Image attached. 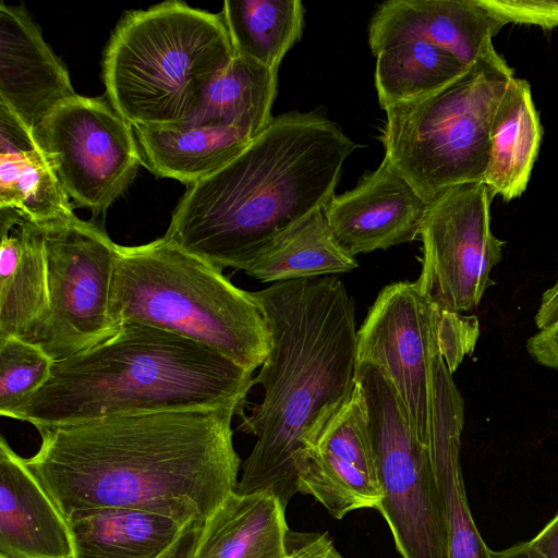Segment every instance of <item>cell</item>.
<instances>
[{
  "label": "cell",
  "mask_w": 558,
  "mask_h": 558,
  "mask_svg": "<svg viewBox=\"0 0 558 558\" xmlns=\"http://www.w3.org/2000/svg\"><path fill=\"white\" fill-rule=\"evenodd\" d=\"M233 409L110 416L36 428L25 459L62 514L132 508L203 523L235 492Z\"/></svg>",
  "instance_id": "cell-1"
},
{
  "label": "cell",
  "mask_w": 558,
  "mask_h": 558,
  "mask_svg": "<svg viewBox=\"0 0 558 558\" xmlns=\"http://www.w3.org/2000/svg\"><path fill=\"white\" fill-rule=\"evenodd\" d=\"M251 294L270 348L253 378L263 399L240 425L256 442L235 492L269 493L286 508L308 449L355 388V306L337 276L274 282Z\"/></svg>",
  "instance_id": "cell-2"
},
{
  "label": "cell",
  "mask_w": 558,
  "mask_h": 558,
  "mask_svg": "<svg viewBox=\"0 0 558 558\" xmlns=\"http://www.w3.org/2000/svg\"><path fill=\"white\" fill-rule=\"evenodd\" d=\"M357 147L319 111H291L187 186L165 238L216 268L246 270L279 234L324 209Z\"/></svg>",
  "instance_id": "cell-3"
},
{
  "label": "cell",
  "mask_w": 558,
  "mask_h": 558,
  "mask_svg": "<svg viewBox=\"0 0 558 558\" xmlns=\"http://www.w3.org/2000/svg\"><path fill=\"white\" fill-rule=\"evenodd\" d=\"M253 378L203 343L122 323L101 343L53 361L49 379L13 418L38 428L162 412L233 409L242 415Z\"/></svg>",
  "instance_id": "cell-4"
},
{
  "label": "cell",
  "mask_w": 558,
  "mask_h": 558,
  "mask_svg": "<svg viewBox=\"0 0 558 558\" xmlns=\"http://www.w3.org/2000/svg\"><path fill=\"white\" fill-rule=\"evenodd\" d=\"M234 54L219 13L177 0L130 11L104 52L106 97L132 126H182Z\"/></svg>",
  "instance_id": "cell-5"
},
{
  "label": "cell",
  "mask_w": 558,
  "mask_h": 558,
  "mask_svg": "<svg viewBox=\"0 0 558 558\" xmlns=\"http://www.w3.org/2000/svg\"><path fill=\"white\" fill-rule=\"evenodd\" d=\"M109 312L117 326L136 323L180 335L250 373L263 365L270 348L251 292L165 236L118 246Z\"/></svg>",
  "instance_id": "cell-6"
},
{
  "label": "cell",
  "mask_w": 558,
  "mask_h": 558,
  "mask_svg": "<svg viewBox=\"0 0 558 558\" xmlns=\"http://www.w3.org/2000/svg\"><path fill=\"white\" fill-rule=\"evenodd\" d=\"M514 77L492 46L435 93L386 109L384 157L427 203L452 186L483 182L493 120Z\"/></svg>",
  "instance_id": "cell-7"
},
{
  "label": "cell",
  "mask_w": 558,
  "mask_h": 558,
  "mask_svg": "<svg viewBox=\"0 0 558 558\" xmlns=\"http://www.w3.org/2000/svg\"><path fill=\"white\" fill-rule=\"evenodd\" d=\"M475 316L441 310L415 282L381 289L357 329L356 359L376 365L392 385L410 426L427 445L452 373L478 338Z\"/></svg>",
  "instance_id": "cell-8"
},
{
  "label": "cell",
  "mask_w": 558,
  "mask_h": 558,
  "mask_svg": "<svg viewBox=\"0 0 558 558\" xmlns=\"http://www.w3.org/2000/svg\"><path fill=\"white\" fill-rule=\"evenodd\" d=\"M378 480V511L401 558H449L448 525L428 449L414 435L390 381L369 362L356 367Z\"/></svg>",
  "instance_id": "cell-9"
},
{
  "label": "cell",
  "mask_w": 558,
  "mask_h": 558,
  "mask_svg": "<svg viewBox=\"0 0 558 558\" xmlns=\"http://www.w3.org/2000/svg\"><path fill=\"white\" fill-rule=\"evenodd\" d=\"M43 228L49 312L31 343L59 361L101 343L119 329L109 312L119 245L99 225L75 215Z\"/></svg>",
  "instance_id": "cell-10"
},
{
  "label": "cell",
  "mask_w": 558,
  "mask_h": 558,
  "mask_svg": "<svg viewBox=\"0 0 558 558\" xmlns=\"http://www.w3.org/2000/svg\"><path fill=\"white\" fill-rule=\"evenodd\" d=\"M494 195L484 182L452 186L427 205L422 241L418 291L441 310H475L495 282L490 274L506 244L490 228Z\"/></svg>",
  "instance_id": "cell-11"
},
{
  "label": "cell",
  "mask_w": 558,
  "mask_h": 558,
  "mask_svg": "<svg viewBox=\"0 0 558 558\" xmlns=\"http://www.w3.org/2000/svg\"><path fill=\"white\" fill-rule=\"evenodd\" d=\"M73 206L106 211L142 166L132 125L107 97L76 94L35 132Z\"/></svg>",
  "instance_id": "cell-12"
},
{
  "label": "cell",
  "mask_w": 558,
  "mask_h": 558,
  "mask_svg": "<svg viewBox=\"0 0 558 558\" xmlns=\"http://www.w3.org/2000/svg\"><path fill=\"white\" fill-rule=\"evenodd\" d=\"M298 492L311 495L335 519L359 509H378L384 493L357 384L308 449Z\"/></svg>",
  "instance_id": "cell-13"
},
{
  "label": "cell",
  "mask_w": 558,
  "mask_h": 558,
  "mask_svg": "<svg viewBox=\"0 0 558 558\" xmlns=\"http://www.w3.org/2000/svg\"><path fill=\"white\" fill-rule=\"evenodd\" d=\"M427 205L384 157L352 190L333 195L323 211L337 241L355 256L416 239Z\"/></svg>",
  "instance_id": "cell-14"
},
{
  "label": "cell",
  "mask_w": 558,
  "mask_h": 558,
  "mask_svg": "<svg viewBox=\"0 0 558 558\" xmlns=\"http://www.w3.org/2000/svg\"><path fill=\"white\" fill-rule=\"evenodd\" d=\"M70 74L22 7L0 4V105L34 133L75 96Z\"/></svg>",
  "instance_id": "cell-15"
},
{
  "label": "cell",
  "mask_w": 558,
  "mask_h": 558,
  "mask_svg": "<svg viewBox=\"0 0 558 558\" xmlns=\"http://www.w3.org/2000/svg\"><path fill=\"white\" fill-rule=\"evenodd\" d=\"M499 31L481 0H388L371 17L368 46L376 56L392 45L422 40L469 66L494 46Z\"/></svg>",
  "instance_id": "cell-16"
},
{
  "label": "cell",
  "mask_w": 558,
  "mask_h": 558,
  "mask_svg": "<svg viewBox=\"0 0 558 558\" xmlns=\"http://www.w3.org/2000/svg\"><path fill=\"white\" fill-rule=\"evenodd\" d=\"M0 558H74L68 520L40 481L0 438Z\"/></svg>",
  "instance_id": "cell-17"
},
{
  "label": "cell",
  "mask_w": 558,
  "mask_h": 558,
  "mask_svg": "<svg viewBox=\"0 0 558 558\" xmlns=\"http://www.w3.org/2000/svg\"><path fill=\"white\" fill-rule=\"evenodd\" d=\"M0 339L31 342L49 312L43 226L0 208Z\"/></svg>",
  "instance_id": "cell-18"
},
{
  "label": "cell",
  "mask_w": 558,
  "mask_h": 558,
  "mask_svg": "<svg viewBox=\"0 0 558 558\" xmlns=\"http://www.w3.org/2000/svg\"><path fill=\"white\" fill-rule=\"evenodd\" d=\"M0 208L38 225L69 218L73 204L35 133L0 105Z\"/></svg>",
  "instance_id": "cell-19"
},
{
  "label": "cell",
  "mask_w": 558,
  "mask_h": 558,
  "mask_svg": "<svg viewBox=\"0 0 558 558\" xmlns=\"http://www.w3.org/2000/svg\"><path fill=\"white\" fill-rule=\"evenodd\" d=\"M286 508L269 493H231L202 523L192 558H286Z\"/></svg>",
  "instance_id": "cell-20"
},
{
  "label": "cell",
  "mask_w": 558,
  "mask_h": 558,
  "mask_svg": "<svg viewBox=\"0 0 558 558\" xmlns=\"http://www.w3.org/2000/svg\"><path fill=\"white\" fill-rule=\"evenodd\" d=\"M66 520L74 558H165L193 524L132 508L88 509Z\"/></svg>",
  "instance_id": "cell-21"
},
{
  "label": "cell",
  "mask_w": 558,
  "mask_h": 558,
  "mask_svg": "<svg viewBox=\"0 0 558 558\" xmlns=\"http://www.w3.org/2000/svg\"><path fill=\"white\" fill-rule=\"evenodd\" d=\"M132 128L142 166L158 178L173 179L187 186L225 167L254 138L234 126Z\"/></svg>",
  "instance_id": "cell-22"
},
{
  "label": "cell",
  "mask_w": 558,
  "mask_h": 558,
  "mask_svg": "<svg viewBox=\"0 0 558 558\" xmlns=\"http://www.w3.org/2000/svg\"><path fill=\"white\" fill-rule=\"evenodd\" d=\"M542 124L527 81L514 77L493 120L483 182L505 201L526 189L542 143Z\"/></svg>",
  "instance_id": "cell-23"
},
{
  "label": "cell",
  "mask_w": 558,
  "mask_h": 558,
  "mask_svg": "<svg viewBox=\"0 0 558 558\" xmlns=\"http://www.w3.org/2000/svg\"><path fill=\"white\" fill-rule=\"evenodd\" d=\"M356 267L355 256L341 246L323 209H317L275 238L245 272L262 282L274 283L335 276Z\"/></svg>",
  "instance_id": "cell-24"
},
{
  "label": "cell",
  "mask_w": 558,
  "mask_h": 558,
  "mask_svg": "<svg viewBox=\"0 0 558 558\" xmlns=\"http://www.w3.org/2000/svg\"><path fill=\"white\" fill-rule=\"evenodd\" d=\"M277 81L278 70L234 54L209 85L199 112L189 124L234 126L256 137L274 119Z\"/></svg>",
  "instance_id": "cell-25"
},
{
  "label": "cell",
  "mask_w": 558,
  "mask_h": 558,
  "mask_svg": "<svg viewBox=\"0 0 558 558\" xmlns=\"http://www.w3.org/2000/svg\"><path fill=\"white\" fill-rule=\"evenodd\" d=\"M219 14L235 54L275 70L303 31L300 0H226Z\"/></svg>",
  "instance_id": "cell-26"
},
{
  "label": "cell",
  "mask_w": 558,
  "mask_h": 558,
  "mask_svg": "<svg viewBox=\"0 0 558 558\" xmlns=\"http://www.w3.org/2000/svg\"><path fill=\"white\" fill-rule=\"evenodd\" d=\"M375 57V88L383 110L433 94L468 68L445 49L422 40L392 45Z\"/></svg>",
  "instance_id": "cell-27"
},
{
  "label": "cell",
  "mask_w": 558,
  "mask_h": 558,
  "mask_svg": "<svg viewBox=\"0 0 558 558\" xmlns=\"http://www.w3.org/2000/svg\"><path fill=\"white\" fill-rule=\"evenodd\" d=\"M463 423L438 424L427 449L441 494L448 525L449 558H490L469 508L460 465Z\"/></svg>",
  "instance_id": "cell-28"
},
{
  "label": "cell",
  "mask_w": 558,
  "mask_h": 558,
  "mask_svg": "<svg viewBox=\"0 0 558 558\" xmlns=\"http://www.w3.org/2000/svg\"><path fill=\"white\" fill-rule=\"evenodd\" d=\"M53 360L38 345L21 338L0 339V414L16 411L50 377Z\"/></svg>",
  "instance_id": "cell-29"
},
{
  "label": "cell",
  "mask_w": 558,
  "mask_h": 558,
  "mask_svg": "<svg viewBox=\"0 0 558 558\" xmlns=\"http://www.w3.org/2000/svg\"><path fill=\"white\" fill-rule=\"evenodd\" d=\"M500 28L507 24L558 27V0H481Z\"/></svg>",
  "instance_id": "cell-30"
},
{
  "label": "cell",
  "mask_w": 558,
  "mask_h": 558,
  "mask_svg": "<svg viewBox=\"0 0 558 558\" xmlns=\"http://www.w3.org/2000/svg\"><path fill=\"white\" fill-rule=\"evenodd\" d=\"M489 554L490 558H558V512L531 539Z\"/></svg>",
  "instance_id": "cell-31"
},
{
  "label": "cell",
  "mask_w": 558,
  "mask_h": 558,
  "mask_svg": "<svg viewBox=\"0 0 558 558\" xmlns=\"http://www.w3.org/2000/svg\"><path fill=\"white\" fill-rule=\"evenodd\" d=\"M286 549V558H343L327 532L288 530Z\"/></svg>",
  "instance_id": "cell-32"
},
{
  "label": "cell",
  "mask_w": 558,
  "mask_h": 558,
  "mask_svg": "<svg viewBox=\"0 0 558 558\" xmlns=\"http://www.w3.org/2000/svg\"><path fill=\"white\" fill-rule=\"evenodd\" d=\"M529 355L539 365L558 368V325L537 330L526 341Z\"/></svg>",
  "instance_id": "cell-33"
},
{
  "label": "cell",
  "mask_w": 558,
  "mask_h": 558,
  "mask_svg": "<svg viewBox=\"0 0 558 558\" xmlns=\"http://www.w3.org/2000/svg\"><path fill=\"white\" fill-rule=\"evenodd\" d=\"M201 525V522L191 524L179 544L165 558H192Z\"/></svg>",
  "instance_id": "cell-34"
},
{
  "label": "cell",
  "mask_w": 558,
  "mask_h": 558,
  "mask_svg": "<svg viewBox=\"0 0 558 558\" xmlns=\"http://www.w3.org/2000/svg\"><path fill=\"white\" fill-rule=\"evenodd\" d=\"M554 284H556L558 287V280Z\"/></svg>",
  "instance_id": "cell-35"
}]
</instances>
